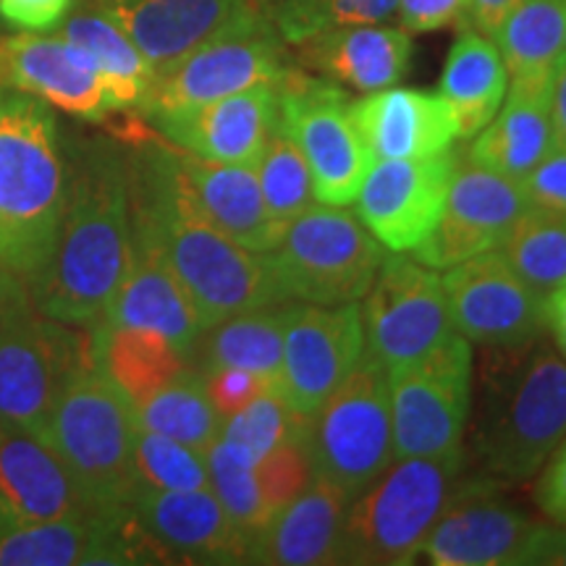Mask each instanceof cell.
Listing matches in <instances>:
<instances>
[{
    "mask_svg": "<svg viewBox=\"0 0 566 566\" xmlns=\"http://www.w3.org/2000/svg\"><path fill=\"white\" fill-rule=\"evenodd\" d=\"M129 153L108 139L76 142L51 263L30 300L53 321L92 328L101 321L132 260Z\"/></svg>",
    "mask_w": 566,
    "mask_h": 566,
    "instance_id": "6da1fadb",
    "label": "cell"
},
{
    "mask_svg": "<svg viewBox=\"0 0 566 566\" xmlns=\"http://www.w3.org/2000/svg\"><path fill=\"white\" fill-rule=\"evenodd\" d=\"M132 226L150 242L195 304L202 328L268 304L292 302L268 252L231 242L184 202L163 160V145L129 153Z\"/></svg>",
    "mask_w": 566,
    "mask_h": 566,
    "instance_id": "7a4b0ae2",
    "label": "cell"
},
{
    "mask_svg": "<svg viewBox=\"0 0 566 566\" xmlns=\"http://www.w3.org/2000/svg\"><path fill=\"white\" fill-rule=\"evenodd\" d=\"M485 352L470 462L501 485L527 483L566 438V359L543 338Z\"/></svg>",
    "mask_w": 566,
    "mask_h": 566,
    "instance_id": "3957f363",
    "label": "cell"
},
{
    "mask_svg": "<svg viewBox=\"0 0 566 566\" xmlns=\"http://www.w3.org/2000/svg\"><path fill=\"white\" fill-rule=\"evenodd\" d=\"M69 160L51 105L6 87L0 111V265L34 286L55 250Z\"/></svg>",
    "mask_w": 566,
    "mask_h": 566,
    "instance_id": "277c9868",
    "label": "cell"
},
{
    "mask_svg": "<svg viewBox=\"0 0 566 566\" xmlns=\"http://www.w3.org/2000/svg\"><path fill=\"white\" fill-rule=\"evenodd\" d=\"M464 470V451L394 459L384 475L354 495L346 509L336 564H415L438 516L462 485Z\"/></svg>",
    "mask_w": 566,
    "mask_h": 566,
    "instance_id": "5b68a950",
    "label": "cell"
},
{
    "mask_svg": "<svg viewBox=\"0 0 566 566\" xmlns=\"http://www.w3.org/2000/svg\"><path fill=\"white\" fill-rule=\"evenodd\" d=\"M137 430L134 405L92 357L63 388L45 443L63 459L95 509L124 512L137 493Z\"/></svg>",
    "mask_w": 566,
    "mask_h": 566,
    "instance_id": "8992f818",
    "label": "cell"
},
{
    "mask_svg": "<svg viewBox=\"0 0 566 566\" xmlns=\"http://www.w3.org/2000/svg\"><path fill=\"white\" fill-rule=\"evenodd\" d=\"M289 69L286 42L258 3L250 0L200 45L155 71L137 111L150 118L158 113L195 108L258 84H279Z\"/></svg>",
    "mask_w": 566,
    "mask_h": 566,
    "instance_id": "52a82bcc",
    "label": "cell"
},
{
    "mask_svg": "<svg viewBox=\"0 0 566 566\" xmlns=\"http://www.w3.org/2000/svg\"><path fill=\"white\" fill-rule=\"evenodd\" d=\"M386 254L357 212L315 202L283 229L268 260L286 300L346 304L365 300Z\"/></svg>",
    "mask_w": 566,
    "mask_h": 566,
    "instance_id": "ba28073f",
    "label": "cell"
},
{
    "mask_svg": "<svg viewBox=\"0 0 566 566\" xmlns=\"http://www.w3.org/2000/svg\"><path fill=\"white\" fill-rule=\"evenodd\" d=\"M307 449L315 475L352 499L394 464L391 384L375 354L365 349L344 384L310 417Z\"/></svg>",
    "mask_w": 566,
    "mask_h": 566,
    "instance_id": "9c48e42d",
    "label": "cell"
},
{
    "mask_svg": "<svg viewBox=\"0 0 566 566\" xmlns=\"http://www.w3.org/2000/svg\"><path fill=\"white\" fill-rule=\"evenodd\" d=\"M92 363V336L19 302L0 317V420L45 441L69 380Z\"/></svg>",
    "mask_w": 566,
    "mask_h": 566,
    "instance_id": "30bf717a",
    "label": "cell"
},
{
    "mask_svg": "<svg viewBox=\"0 0 566 566\" xmlns=\"http://www.w3.org/2000/svg\"><path fill=\"white\" fill-rule=\"evenodd\" d=\"M472 346L462 334L412 365L388 373L394 457H443L464 451L472 415Z\"/></svg>",
    "mask_w": 566,
    "mask_h": 566,
    "instance_id": "8fae6325",
    "label": "cell"
},
{
    "mask_svg": "<svg viewBox=\"0 0 566 566\" xmlns=\"http://www.w3.org/2000/svg\"><path fill=\"white\" fill-rule=\"evenodd\" d=\"M342 84L289 69L279 82L281 129L300 147L313 174L317 202L352 205L373 166Z\"/></svg>",
    "mask_w": 566,
    "mask_h": 566,
    "instance_id": "7c38bea8",
    "label": "cell"
},
{
    "mask_svg": "<svg viewBox=\"0 0 566 566\" xmlns=\"http://www.w3.org/2000/svg\"><path fill=\"white\" fill-rule=\"evenodd\" d=\"M363 323L367 352L388 373L417 363L459 334L441 275L401 252L386 254L380 263L365 294Z\"/></svg>",
    "mask_w": 566,
    "mask_h": 566,
    "instance_id": "4fadbf2b",
    "label": "cell"
},
{
    "mask_svg": "<svg viewBox=\"0 0 566 566\" xmlns=\"http://www.w3.org/2000/svg\"><path fill=\"white\" fill-rule=\"evenodd\" d=\"M451 321L470 344L516 349L546 336V296L514 271L501 250L446 268Z\"/></svg>",
    "mask_w": 566,
    "mask_h": 566,
    "instance_id": "5bb4252c",
    "label": "cell"
},
{
    "mask_svg": "<svg viewBox=\"0 0 566 566\" xmlns=\"http://www.w3.org/2000/svg\"><path fill=\"white\" fill-rule=\"evenodd\" d=\"M530 208L533 202L525 184L457 155L441 218L415 247L412 258L443 271L475 254L499 250Z\"/></svg>",
    "mask_w": 566,
    "mask_h": 566,
    "instance_id": "9a60e30c",
    "label": "cell"
},
{
    "mask_svg": "<svg viewBox=\"0 0 566 566\" xmlns=\"http://www.w3.org/2000/svg\"><path fill=\"white\" fill-rule=\"evenodd\" d=\"M367 349L363 307L292 302L279 388L296 412L313 417Z\"/></svg>",
    "mask_w": 566,
    "mask_h": 566,
    "instance_id": "2e32d148",
    "label": "cell"
},
{
    "mask_svg": "<svg viewBox=\"0 0 566 566\" xmlns=\"http://www.w3.org/2000/svg\"><path fill=\"white\" fill-rule=\"evenodd\" d=\"M160 564L129 509L63 520H21L0 504V566Z\"/></svg>",
    "mask_w": 566,
    "mask_h": 566,
    "instance_id": "e0dca14e",
    "label": "cell"
},
{
    "mask_svg": "<svg viewBox=\"0 0 566 566\" xmlns=\"http://www.w3.org/2000/svg\"><path fill=\"white\" fill-rule=\"evenodd\" d=\"M457 153L373 160L357 197V216L391 252H412L441 218Z\"/></svg>",
    "mask_w": 566,
    "mask_h": 566,
    "instance_id": "ac0fdd59",
    "label": "cell"
},
{
    "mask_svg": "<svg viewBox=\"0 0 566 566\" xmlns=\"http://www.w3.org/2000/svg\"><path fill=\"white\" fill-rule=\"evenodd\" d=\"M501 483L470 475L438 516L422 546L433 566H514L535 522L501 495Z\"/></svg>",
    "mask_w": 566,
    "mask_h": 566,
    "instance_id": "d6986e66",
    "label": "cell"
},
{
    "mask_svg": "<svg viewBox=\"0 0 566 566\" xmlns=\"http://www.w3.org/2000/svg\"><path fill=\"white\" fill-rule=\"evenodd\" d=\"M160 137L202 160L254 166L281 126L279 84L233 92L195 108L147 118Z\"/></svg>",
    "mask_w": 566,
    "mask_h": 566,
    "instance_id": "ffe728a7",
    "label": "cell"
},
{
    "mask_svg": "<svg viewBox=\"0 0 566 566\" xmlns=\"http://www.w3.org/2000/svg\"><path fill=\"white\" fill-rule=\"evenodd\" d=\"M129 512L160 562L247 564L250 537L210 491H137Z\"/></svg>",
    "mask_w": 566,
    "mask_h": 566,
    "instance_id": "44dd1931",
    "label": "cell"
},
{
    "mask_svg": "<svg viewBox=\"0 0 566 566\" xmlns=\"http://www.w3.org/2000/svg\"><path fill=\"white\" fill-rule=\"evenodd\" d=\"M163 160L184 202L205 223L254 252H271L279 244L283 226L275 223L265 208L254 166L202 160L166 145Z\"/></svg>",
    "mask_w": 566,
    "mask_h": 566,
    "instance_id": "7402d4cb",
    "label": "cell"
},
{
    "mask_svg": "<svg viewBox=\"0 0 566 566\" xmlns=\"http://www.w3.org/2000/svg\"><path fill=\"white\" fill-rule=\"evenodd\" d=\"M0 87L27 92L84 122L116 113L92 61L61 34L21 32L0 40Z\"/></svg>",
    "mask_w": 566,
    "mask_h": 566,
    "instance_id": "603a6c76",
    "label": "cell"
},
{
    "mask_svg": "<svg viewBox=\"0 0 566 566\" xmlns=\"http://www.w3.org/2000/svg\"><path fill=\"white\" fill-rule=\"evenodd\" d=\"M352 122L373 160L428 158L451 150L457 122L441 92L388 87L352 101Z\"/></svg>",
    "mask_w": 566,
    "mask_h": 566,
    "instance_id": "cb8c5ba5",
    "label": "cell"
},
{
    "mask_svg": "<svg viewBox=\"0 0 566 566\" xmlns=\"http://www.w3.org/2000/svg\"><path fill=\"white\" fill-rule=\"evenodd\" d=\"M0 504L21 520L108 514L95 509L55 449L3 420H0Z\"/></svg>",
    "mask_w": 566,
    "mask_h": 566,
    "instance_id": "d4e9b609",
    "label": "cell"
},
{
    "mask_svg": "<svg viewBox=\"0 0 566 566\" xmlns=\"http://www.w3.org/2000/svg\"><path fill=\"white\" fill-rule=\"evenodd\" d=\"M294 48L304 69L363 95L399 84L415 55L412 34L384 24L331 27Z\"/></svg>",
    "mask_w": 566,
    "mask_h": 566,
    "instance_id": "484cf974",
    "label": "cell"
},
{
    "mask_svg": "<svg viewBox=\"0 0 566 566\" xmlns=\"http://www.w3.org/2000/svg\"><path fill=\"white\" fill-rule=\"evenodd\" d=\"M95 325H103V328L134 325V328L160 331L187 359H192L195 346L205 331L181 283L163 263L158 250L137 231L132 237V260L122 286Z\"/></svg>",
    "mask_w": 566,
    "mask_h": 566,
    "instance_id": "4316f807",
    "label": "cell"
},
{
    "mask_svg": "<svg viewBox=\"0 0 566 566\" xmlns=\"http://www.w3.org/2000/svg\"><path fill=\"white\" fill-rule=\"evenodd\" d=\"M349 504V493L315 475L313 483L304 488L292 504L273 514V520L252 537L250 551H247V564H336Z\"/></svg>",
    "mask_w": 566,
    "mask_h": 566,
    "instance_id": "83f0119b",
    "label": "cell"
},
{
    "mask_svg": "<svg viewBox=\"0 0 566 566\" xmlns=\"http://www.w3.org/2000/svg\"><path fill=\"white\" fill-rule=\"evenodd\" d=\"M551 80H512L495 116L472 137L467 158L478 166L525 181L554 150L556 129L551 116Z\"/></svg>",
    "mask_w": 566,
    "mask_h": 566,
    "instance_id": "f1b7e54d",
    "label": "cell"
},
{
    "mask_svg": "<svg viewBox=\"0 0 566 566\" xmlns=\"http://www.w3.org/2000/svg\"><path fill=\"white\" fill-rule=\"evenodd\" d=\"M250 0H95L158 71L200 45Z\"/></svg>",
    "mask_w": 566,
    "mask_h": 566,
    "instance_id": "f546056e",
    "label": "cell"
},
{
    "mask_svg": "<svg viewBox=\"0 0 566 566\" xmlns=\"http://www.w3.org/2000/svg\"><path fill=\"white\" fill-rule=\"evenodd\" d=\"M509 71L499 45L488 34L462 27L441 74V97L457 122V139H472L501 108Z\"/></svg>",
    "mask_w": 566,
    "mask_h": 566,
    "instance_id": "4dcf8cb0",
    "label": "cell"
},
{
    "mask_svg": "<svg viewBox=\"0 0 566 566\" xmlns=\"http://www.w3.org/2000/svg\"><path fill=\"white\" fill-rule=\"evenodd\" d=\"M289 307L292 302L268 304L210 325L202 331L189 365L200 373L216 367H244L279 386Z\"/></svg>",
    "mask_w": 566,
    "mask_h": 566,
    "instance_id": "1f68e13d",
    "label": "cell"
},
{
    "mask_svg": "<svg viewBox=\"0 0 566 566\" xmlns=\"http://www.w3.org/2000/svg\"><path fill=\"white\" fill-rule=\"evenodd\" d=\"M90 336L95 363L122 388L134 407L192 367L171 338L163 336L160 331L134 328V325H122V328L95 325L90 328Z\"/></svg>",
    "mask_w": 566,
    "mask_h": 566,
    "instance_id": "d6a6232c",
    "label": "cell"
},
{
    "mask_svg": "<svg viewBox=\"0 0 566 566\" xmlns=\"http://www.w3.org/2000/svg\"><path fill=\"white\" fill-rule=\"evenodd\" d=\"M59 34L92 61L116 111L139 108L155 76V69L116 21L105 17L92 3L84 9L69 11Z\"/></svg>",
    "mask_w": 566,
    "mask_h": 566,
    "instance_id": "836d02e7",
    "label": "cell"
},
{
    "mask_svg": "<svg viewBox=\"0 0 566 566\" xmlns=\"http://www.w3.org/2000/svg\"><path fill=\"white\" fill-rule=\"evenodd\" d=\"M493 42L512 80L554 76L566 55V0H514Z\"/></svg>",
    "mask_w": 566,
    "mask_h": 566,
    "instance_id": "e575fe53",
    "label": "cell"
},
{
    "mask_svg": "<svg viewBox=\"0 0 566 566\" xmlns=\"http://www.w3.org/2000/svg\"><path fill=\"white\" fill-rule=\"evenodd\" d=\"M137 424L142 430L168 436L174 441L192 446L197 451H208L221 438L223 417L216 412L205 378L200 370L189 367L171 384L158 388L145 401L134 407Z\"/></svg>",
    "mask_w": 566,
    "mask_h": 566,
    "instance_id": "d590c367",
    "label": "cell"
},
{
    "mask_svg": "<svg viewBox=\"0 0 566 566\" xmlns=\"http://www.w3.org/2000/svg\"><path fill=\"white\" fill-rule=\"evenodd\" d=\"M541 296L566 281V212L533 205L499 247Z\"/></svg>",
    "mask_w": 566,
    "mask_h": 566,
    "instance_id": "8d00e7d4",
    "label": "cell"
},
{
    "mask_svg": "<svg viewBox=\"0 0 566 566\" xmlns=\"http://www.w3.org/2000/svg\"><path fill=\"white\" fill-rule=\"evenodd\" d=\"M205 459H208L210 491L218 495L233 525L252 543V537L271 522V512L258 483V459L226 438H218L205 451Z\"/></svg>",
    "mask_w": 566,
    "mask_h": 566,
    "instance_id": "74e56055",
    "label": "cell"
},
{
    "mask_svg": "<svg viewBox=\"0 0 566 566\" xmlns=\"http://www.w3.org/2000/svg\"><path fill=\"white\" fill-rule=\"evenodd\" d=\"M286 45L346 24H384L399 0H254Z\"/></svg>",
    "mask_w": 566,
    "mask_h": 566,
    "instance_id": "f35d334b",
    "label": "cell"
},
{
    "mask_svg": "<svg viewBox=\"0 0 566 566\" xmlns=\"http://www.w3.org/2000/svg\"><path fill=\"white\" fill-rule=\"evenodd\" d=\"M254 171H258L260 189H263L265 208L283 229L317 202L307 160L281 126L254 163Z\"/></svg>",
    "mask_w": 566,
    "mask_h": 566,
    "instance_id": "ab89813d",
    "label": "cell"
},
{
    "mask_svg": "<svg viewBox=\"0 0 566 566\" xmlns=\"http://www.w3.org/2000/svg\"><path fill=\"white\" fill-rule=\"evenodd\" d=\"M134 478L137 491H208V459L192 446L174 438L137 430L134 441Z\"/></svg>",
    "mask_w": 566,
    "mask_h": 566,
    "instance_id": "60d3db41",
    "label": "cell"
},
{
    "mask_svg": "<svg viewBox=\"0 0 566 566\" xmlns=\"http://www.w3.org/2000/svg\"><path fill=\"white\" fill-rule=\"evenodd\" d=\"M307 422L310 417L296 412L286 401V396L281 394V388L273 386L254 396L250 405H244L239 412L226 417L221 438L239 443L260 462L265 454H271L275 446L307 433Z\"/></svg>",
    "mask_w": 566,
    "mask_h": 566,
    "instance_id": "b9f144b4",
    "label": "cell"
},
{
    "mask_svg": "<svg viewBox=\"0 0 566 566\" xmlns=\"http://www.w3.org/2000/svg\"><path fill=\"white\" fill-rule=\"evenodd\" d=\"M315 470L307 449V433L296 436L292 441L275 446L271 454L258 462V483L263 491L268 512L279 514L289 506L304 488L313 483Z\"/></svg>",
    "mask_w": 566,
    "mask_h": 566,
    "instance_id": "7bdbcfd3",
    "label": "cell"
},
{
    "mask_svg": "<svg viewBox=\"0 0 566 566\" xmlns=\"http://www.w3.org/2000/svg\"><path fill=\"white\" fill-rule=\"evenodd\" d=\"M202 378L205 391H208L212 407L223 420L239 412L244 405H250L254 396L275 386L265 375L244 370V367H216V370L202 373Z\"/></svg>",
    "mask_w": 566,
    "mask_h": 566,
    "instance_id": "ee69618b",
    "label": "cell"
},
{
    "mask_svg": "<svg viewBox=\"0 0 566 566\" xmlns=\"http://www.w3.org/2000/svg\"><path fill=\"white\" fill-rule=\"evenodd\" d=\"M74 0H0V19L21 32L59 30Z\"/></svg>",
    "mask_w": 566,
    "mask_h": 566,
    "instance_id": "f6af8a7d",
    "label": "cell"
},
{
    "mask_svg": "<svg viewBox=\"0 0 566 566\" xmlns=\"http://www.w3.org/2000/svg\"><path fill=\"white\" fill-rule=\"evenodd\" d=\"M399 21L409 34L436 32L443 27H464L467 0H399Z\"/></svg>",
    "mask_w": 566,
    "mask_h": 566,
    "instance_id": "bcb514c9",
    "label": "cell"
},
{
    "mask_svg": "<svg viewBox=\"0 0 566 566\" xmlns=\"http://www.w3.org/2000/svg\"><path fill=\"white\" fill-rule=\"evenodd\" d=\"M522 184L533 205L566 212V147L556 145Z\"/></svg>",
    "mask_w": 566,
    "mask_h": 566,
    "instance_id": "7dc6e473",
    "label": "cell"
},
{
    "mask_svg": "<svg viewBox=\"0 0 566 566\" xmlns=\"http://www.w3.org/2000/svg\"><path fill=\"white\" fill-rule=\"evenodd\" d=\"M535 504L554 525L566 527V438L543 464L535 485Z\"/></svg>",
    "mask_w": 566,
    "mask_h": 566,
    "instance_id": "c3c4849f",
    "label": "cell"
},
{
    "mask_svg": "<svg viewBox=\"0 0 566 566\" xmlns=\"http://www.w3.org/2000/svg\"><path fill=\"white\" fill-rule=\"evenodd\" d=\"M514 566H566V527L533 525Z\"/></svg>",
    "mask_w": 566,
    "mask_h": 566,
    "instance_id": "681fc988",
    "label": "cell"
},
{
    "mask_svg": "<svg viewBox=\"0 0 566 566\" xmlns=\"http://www.w3.org/2000/svg\"><path fill=\"white\" fill-rule=\"evenodd\" d=\"M512 3L514 0H467L464 27H472V30L493 38Z\"/></svg>",
    "mask_w": 566,
    "mask_h": 566,
    "instance_id": "f907efd6",
    "label": "cell"
},
{
    "mask_svg": "<svg viewBox=\"0 0 566 566\" xmlns=\"http://www.w3.org/2000/svg\"><path fill=\"white\" fill-rule=\"evenodd\" d=\"M546 334H551L556 352L566 359V281L546 296Z\"/></svg>",
    "mask_w": 566,
    "mask_h": 566,
    "instance_id": "816d5d0a",
    "label": "cell"
},
{
    "mask_svg": "<svg viewBox=\"0 0 566 566\" xmlns=\"http://www.w3.org/2000/svg\"><path fill=\"white\" fill-rule=\"evenodd\" d=\"M551 116H554L556 142L566 147V55L551 80Z\"/></svg>",
    "mask_w": 566,
    "mask_h": 566,
    "instance_id": "f5cc1de1",
    "label": "cell"
},
{
    "mask_svg": "<svg viewBox=\"0 0 566 566\" xmlns=\"http://www.w3.org/2000/svg\"><path fill=\"white\" fill-rule=\"evenodd\" d=\"M30 300V292H27V286L21 283L17 275L6 271L3 265H0V317H3L9 310L17 307L19 302Z\"/></svg>",
    "mask_w": 566,
    "mask_h": 566,
    "instance_id": "db71d44e",
    "label": "cell"
},
{
    "mask_svg": "<svg viewBox=\"0 0 566 566\" xmlns=\"http://www.w3.org/2000/svg\"><path fill=\"white\" fill-rule=\"evenodd\" d=\"M3 101H6V87H0V111H3Z\"/></svg>",
    "mask_w": 566,
    "mask_h": 566,
    "instance_id": "11a10c76",
    "label": "cell"
}]
</instances>
